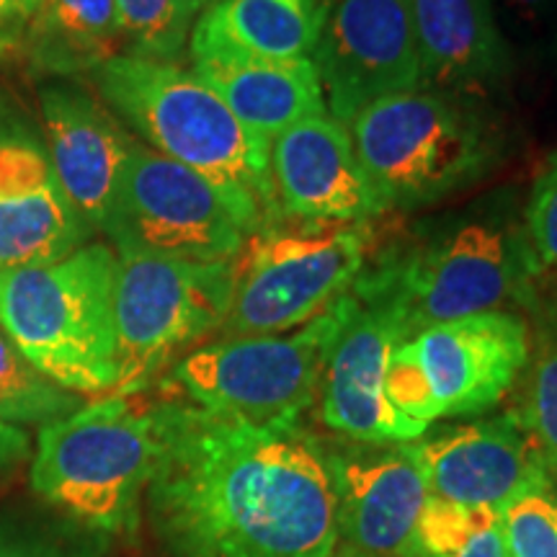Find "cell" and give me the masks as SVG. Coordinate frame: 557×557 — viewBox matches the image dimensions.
<instances>
[{
  "label": "cell",
  "instance_id": "obj_1",
  "mask_svg": "<svg viewBox=\"0 0 557 557\" xmlns=\"http://www.w3.org/2000/svg\"><path fill=\"white\" fill-rule=\"evenodd\" d=\"M145 508L165 557H331L336 496L323 442L184 398L160 400Z\"/></svg>",
  "mask_w": 557,
  "mask_h": 557
},
{
  "label": "cell",
  "instance_id": "obj_2",
  "mask_svg": "<svg viewBox=\"0 0 557 557\" xmlns=\"http://www.w3.org/2000/svg\"><path fill=\"white\" fill-rule=\"evenodd\" d=\"M101 101L160 156L214 184L250 235L284 220L271 184V143L178 62L120 54L90 73Z\"/></svg>",
  "mask_w": 557,
  "mask_h": 557
},
{
  "label": "cell",
  "instance_id": "obj_3",
  "mask_svg": "<svg viewBox=\"0 0 557 557\" xmlns=\"http://www.w3.org/2000/svg\"><path fill=\"white\" fill-rule=\"evenodd\" d=\"M524 225L480 212L416 235L408 246L367 263L354 282L364 299H382L398 312L406 338L478 312L532 297L540 274Z\"/></svg>",
  "mask_w": 557,
  "mask_h": 557
},
{
  "label": "cell",
  "instance_id": "obj_4",
  "mask_svg": "<svg viewBox=\"0 0 557 557\" xmlns=\"http://www.w3.org/2000/svg\"><path fill=\"white\" fill-rule=\"evenodd\" d=\"M160 400L103 395L39 429L29 485L41 504L101 537L137 534L160 457Z\"/></svg>",
  "mask_w": 557,
  "mask_h": 557
},
{
  "label": "cell",
  "instance_id": "obj_5",
  "mask_svg": "<svg viewBox=\"0 0 557 557\" xmlns=\"http://www.w3.org/2000/svg\"><path fill=\"white\" fill-rule=\"evenodd\" d=\"M120 256L86 243L65 259L0 276V329L70 393L111 395L116 385L114 287Z\"/></svg>",
  "mask_w": 557,
  "mask_h": 557
},
{
  "label": "cell",
  "instance_id": "obj_6",
  "mask_svg": "<svg viewBox=\"0 0 557 557\" xmlns=\"http://www.w3.org/2000/svg\"><path fill=\"white\" fill-rule=\"evenodd\" d=\"M382 209H423L470 189L498 163V137L470 99L416 88L348 124Z\"/></svg>",
  "mask_w": 557,
  "mask_h": 557
},
{
  "label": "cell",
  "instance_id": "obj_7",
  "mask_svg": "<svg viewBox=\"0 0 557 557\" xmlns=\"http://www.w3.org/2000/svg\"><path fill=\"white\" fill-rule=\"evenodd\" d=\"M278 220L235 259L220 338L276 336L310 323L354 287L372 253L369 222Z\"/></svg>",
  "mask_w": 557,
  "mask_h": 557
},
{
  "label": "cell",
  "instance_id": "obj_8",
  "mask_svg": "<svg viewBox=\"0 0 557 557\" xmlns=\"http://www.w3.org/2000/svg\"><path fill=\"white\" fill-rule=\"evenodd\" d=\"M348 289L287 336L220 338L171 367L169 385L191 406L246 418L263 426H295L320 395L325 361L351 312Z\"/></svg>",
  "mask_w": 557,
  "mask_h": 557
},
{
  "label": "cell",
  "instance_id": "obj_9",
  "mask_svg": "<svg viewBox=\"0 0 557 557\" xmlns=\"http://www.w3.org/2000/svg\"><path fill=\"white\" fill-rule=\"evenodd\" d=\"M532 344L527 320L487 310L416 333L389 354L385 395L403 416L431 426L487 413L517 387Z\"/></svg>",
  "mask_w": 557,
  "mask_h": 557
},
{
  "label": "cell",
  "instance_id": "obj_10",
  "mask_svg": "<svg viewBox=\"0 0 557 557\" xmlns=\"http://www.w3.org/2000/svg\"><path fill=\"white\" fill-rule=\"evenodd\" d=\"M111 395L145 393L189 348L222 329L235 284V261L197 263L116 253Z\"/></svg>",
  "mask_w": 557,
  "mask_h": 557
},
{
  "label": "cell",
  "instance_id": "obj_11",
  "mask_svg": "<svg viewBox=\"0 0 557 557\" xmlns=\"http://www.w3.org/2000/svg\"><path fill=\"white\" fill-rule=\"evenodd\" d=\"M116 253L235 261L250 230L218 186L135 139L107 225Z\"/></svg>",
  "mask_w": 557,
  "mask_h": 557
},
{
  "label": "cell",
  "instance_id": "obj_12",
  "mask_svg": "<svg viewBox=\"0 0 557 557\" xmlns=\"http://www.w3.org/2000/svg\"><path fill=\"white\" fill-rule=\"evenodd\" d=\"M312 54L325 107L346 127L369 103L421 88L408 0H323Z\"/></svg>",
  "mask_w": 557,
  "mask_h": 557
},
{
  "label": "cell",
  "instance_id": "obj_13",
  "mask_svg": "<svg viewBox=\"0 0 557 557\" xmlns=\"http://www.w3.org/2000/svg\"><path fill=\"white\" fill-rule=\"evenodd\" d=\"M338 547L369 557H418V519L429 485L408 444H323Z\"/></svg>",
  "mask_w": 557,
  "mask_h": 557
},
{
  "label": "cell",
  "instance_id": "obj_14",
  "mask_svg": "<svg viewBox=\"0 0 557 557\" xmlns=\"http://www.w3.org/2000/svg\"><path fill=\"white\" fill-rule=\"evenodd\" d=\"M354 297L357 302L333 341L320 380V418L351 442H416L429 426L403 416L385 395L389 354L406 341L398 312L382 299H364L357 292Z\"/></svg>",
  "mask_w": 557,
  "mask_h": 557
},
{
  "label": "cell",
  "instance_id": "obj_15",
  "mask_svg": "<svg viewBox=\"0 0 557 557\" xmlns=\"http://www.w3.org/2000/svg\"><path fill=\"white\" fill-rule=\"evenodd\" d=\"M429 496L496 517L532 493L549 491V470L511 413L447 426L410 442Z\"/></svg>",
  "mask_w": 557,
  "mask_h": 557
},
{
  "label": "cell",
  "instance_id": "obj_16",
  "mask_svg": "<svg viewBox=\"0 0 557 557\" xmlns=\"http://www.w3.org/2000/svg\"><path fill=\"white\" fill-rule=\"evenodd\" d=\"M271 184L282 218L372 222L382 209L346 124L320 111L271 139Z\"/></svg>",
  "mask_w": 557,
  "mask_h": 557
},
{
  "label": "cell",
  "instance_id": "obj_17",
  "mask_svg": "<svg viewBox=\"0 0 557 557\" xmlns=\"http://www.w3.org/2000/svg\"><path fill=\"white\" fill-rule=\"evenodd\" d=\"M39 107L47 158L70 205L90 233H107L137 137L86 90L47 86L39 94Z\"/></svg>",
  "mask_w": 557,
  "mask_h": 557
},
{
  "label": "cell",
  "instance_id": "obj_18",
  "mask_svg": "<svg viewBox=\"0 0 557 557\" xmlns=\"http://www.w3.org/2000/svg\"><path fill=\"white\" fill-rule=\"evenodd\" d=\"M88 235L47 150L21 132L0 135V276L65 259Z\"/></svg>",
  "mask_w": 557,
  "mask_h": 557
},
{
  "label": "cell",
  "instance_id": "obj_19",
  "mask_svg": "<svg viewBox=\"0 0 557 557\" xmlns=\"http://www.w3.org/2000/svg\"><path fill=\"white\" fill-rule=\"evenodd\" d=\"M421 65V88L483 94L508 73L506 37L493 0H408Z\"/></svg>",
  "mask_w": 557,
  "mask_h": 557
},
{
  "label": "cell",
  "instance_id": "obj_20",
  "mask_svg": "<svg viewBox=\"0 0 557 557\" xmlns=\"http://www.w3.org/2000/svg\"><path fill=\"white\" fill-rule=\"evenodd\" d=\"M323 26V0H220L189 37L191 60H310Z\"/></svg>",
  "mask_w": 557,
  "mask_h": 557
},
{
  "label": "cell",
  "instance_id": "obj_21",
  "mask_svg": "<svg viewBox=\"0 0 557 557\" xmlns=\"http://www.w3.org/2000/svg\"><path fill=\"white\" fill-rule=\"evenodd\" d=\"M194 73L207 83L230 111L263 139H274L325 107L315 62H230L197 60Z\"/></svg>",
  "mask_w": 557,
  "mask_h": 557
},
{
  "label": "cell",
  "instance_id": "obj_22",
  "mask_svg": "<svg viewBox=\"0 0 557 557\" xmlns=\"http://www.w3.org/2000/svg\"><path fill=\"white\" fill-rule=\"evenodd\" d=\"M18 50L37 73L90 75L124 54L116 0H37Z\"/></svg>",
  "mask_w": 557,
  "mask_h": 557
},
{
  "label": "cell",
  "instance_id": "obj_23",
  "mask_svg": "<svg viewBox=\"0 0 557 557\" xmlns=\"http://www.w3.org/2000/svg\"><path fill=\"white\" fill-rule=\"evenodd\" d=\"M86 406V398L70 393L32 364L0 329V421L11 426H50Z\"/></svg>",
  "mask_w": 557,
  "mask_h": 557
},
{
  "label": "cell",
  "instance_id": "obj_24",
  "mask_svg": "<svg viewBox=\"0 0 557 557\" xmlns=\"http://www.w3.org/2000/svg\"><path fill=\"white\" fill-rule=\"evenodd\" d=\"M107 537L88 532L52 508L0 513V557H103Z\"/></svg>",
  "mask_w": 557,
  "mask_h": 557
},
{
  "label": "cell",
  "instance_id": "obj_25",
  "mask_svg": "<svg viewBox=\"0 0 557 557\" xmlns=\"http://www.w3.org/2000/svg\"><path fill=\"white\" fill-rule=\"evenodd\" d=\"M519 380V400L511 416L553 475L557 472V329L542 333Z\"/></svg>",
  "mask_w": 557,
  "mask_h": 557
},
{
  "label": "cell",
  "instance_id": "obj_26",
  "mask_svg": "<svg viewBox=\"0 0 557 557\" xmlns=\"http://www.w3.org/2000/svg\"><path fill=\"white\" fill-rule=\"evenodd\" d=\"M124 54L176 62L191 37V16L181 0H116Z\"/></svg>",
  "mask_w": 557,
  "mask_h": 557
},
{
  "label": "cell",
  "instance_id": "obj_27",
  "mask_svg": "<svg viewBox=\"0 0 557 557\" xmlns=\"http://www.w3.org/2000/svg\"><path fill=\"white\" fill-rule=\"evenodd\" d=\"M500 524L508 557H557V498L549 491L517 500Z\"/></svg>",
  "mask_w": 557,
  "mask_h": 557
},
{
  "label": "cell",
  "instance_id": "obj_28",
  "mask_svg": "<svg viewBox=\"0 0 557 557\" xmlns=\"http://www.w3.org/2000/svg\"><path fill=\"white\" fill-rule=\"evenodd\" d=\"M483 513V508H462L449 504V500L429 496L421 519H418V557L455 555L457 549L468 545Z\"/></svg>",
  "mask_w": 557,
  "mask_h": 557
},
{
  "label": "cell",
  "instance_id": "obj_29",
  "mask_svg": "<svg viewBox=\"0 0 557 557\" xmlns=\"http://www.w3.org/2000/svg\"><path fill=\"white\" fill-rule=\"evenodd\" d=\"M524 230L540 269H557V152L534 184Z\"/></svg>",
  "mask_w": 557,
  "mask_h": 557
},
{
  "label": "cell",
  "instance_id": "obj_30",
  "mask_svg": "<svg viewBox=\"0 0 557 557\" xmlns=\"http://www.w3.org/2000/svg\"><path fill=\"white\" fill-rule=\"evenodd\" d=\"M496 3V0H493ZM506 24L513 32L542 37L557 21V0H498Z\"/></svg>",
  "mask_w": 557,
  "mask_h": 557
},
{
  "label": "cell",
  "instance_id": "obj_31",
  "mask_svg": "<svg viewBox=\"0 0 557 557\" xmlns=\"http://www.w3.org/2000/svg\"><path fill=\"white\" fill-rule=\"evenodd\" d=\"M449 557H508L500 517L485 511L480 524L475 527V532H472V537L468 540V545Z\"/></svg>",
  "mask_w": 557,
  "mask_h": 557
},
{
  "label": "cell",
  "instance_id": "obj_32",
  "mask_svg": "<svg viewBox=\"0 0 557 557\" xmlns=\"http://www.w3.org/2000/svg\"><path fill=\"white\" fill-rule=\"evenodd\" d=\"M37 0H0V54L18 50Z\"/></svg>",
  "mask_w": 557,
  "mask_h": 557
},
{
  "label": "cell",
  "instance_id": "obj_33",
  "mask_svg": "<svg viewBox=\"0 0 557 557\" xmlns=\"http://www.w3.org/2000/svg\"><path fill=\"white\" fill-rule=\"evenodd\" d=\"M32 459V438L24 429L0 421V483Z\"/></svg>",
  "mask_w": 557,
  "mask_h": 557
},
{
  "label": "cell",
  "instance_id": "obj_34",
  "mask_svg": "<svg viewBox=\"0 0 557 557\" xmlns=\"http://www.w3.org/2000/svg\"><path fill=\"white\" fill-rule=\"evenodd\" d=\"M220 0H181V5H184V11L189 13L191 18H197L205 13L207 9H212V5H218Z\"/></svg>",
  "mask_w": 557,
  "mask_h": 557
},
{
  "label": "cell",
  "instance_id": "obj_35",
  "mask_svg": "<svg viewBox=\"0 0 557 557\" xmlns=\"http://www.w3.org/2000/svg\"><path fill=\"white\" fill-rule=\"evenodd\" d=\"M331 557H369V555H359V553H354V549L338 547V549H336V553H333Z\"/></svg>",
  "mask_w": 557,
  "mask_h": 557
}]
</instances>
